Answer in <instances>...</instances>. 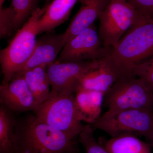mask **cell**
<instances>
[{
	"instance_id": "obj_1",
	"label": "cell",
	"mask_w": 153,
	"mask_h": 153,
	"mask_svg": "<svg viewBox=\"0 0 153 153\" xmlns=\"http://www.w3.org/2000/svg\"><path fill=\"white\" fill-rule=\"evenodd\" d=\"M153 57V22L143 18L102 59L117 79L136 77V66Z\"/></svg>"
},
{
	"instance_id": "obj_2",
	"label": "cell",
	"mask_w": 153,
	"mask_h": 153,
	"mask_svg": "<svg viewBox=\"0 0 153 153\" xmlns=\"http://www.w3.org/2000/svg\"><path fill=\"white\" fill-rule=\"evenodd\" d=\"M77 150L75 140L29 114L17 119L16 153H70Z\"/></svg>"
},
{
	"instance_id": "obj_3",
	"label": "cell",
	"mask_w": 153,
	"mask_h": 153,
	"mask_svg": "<svg viewBox=\"0 0 153 153\" xmlns=\"http://www.w3.org/2000/svg\"><path fill=\"white\" fill-rule=\"evenodd\" d=\"M47 4L38 7L20 28L8 45L0 52L2 83L12 80L15 74L27 62L33 54L36 43L37 25L47 9Z\"/></svg>"
},
{
	"instance_id": "obj_4",
	"label": "cell",
	"mask_w": 153,
	"mask_h": 153,
	"mask_svg": "<svg viewBox=\"0 0 153 153\" xmlns=\"http://www.w3.org/2000/svg\"><path fill=\"white\" fill-rule=\"evenodd\" d=\"M33 113L38 120L57 129L73 140L85 127L74 94L61 95L51 91L48 99Z\"/></svg>"
},
{
	"instance_id": "obj_5",
	"label": "cell",
	"mask_w": 153,
	"mask_h": 153,
	"mask_svg": "<svg viewBox=\"0 0 153 153\" xmlns=\"http://www.w3.org/2000/svg\"><path fill=\"white\" fill-rule=\"evenodd\" d=\"M104 102L108 109L103 117L127 110L153 111V92L139 77L119 79L105 94Z\"/></svg>"
},
{
	"instance_id": "obj_6",
	"label": "cell",
	"mask_w": 153,
	"mask_h": 153,
	"mask_svg": "<svg viewBox=\"0 0 153 153\" xmlns=\"http://www.w3.org/2000/svg\"><path fill=\"white\" fill-rule=\"evenodd\" d=\"M144 18L127 0H111L100 14L99 36L103 47H116L131 27Z\"/></svg>"
},
{
	"instance_id": "obj_7",
	"label": "cell",
	"mask_w": 153,
	"mask_h": 153,
	"mask_svg": "<svg viewBox=\"0 0 153 153\" xmlns=\"http://www.w3.org/2000/svg\"><path fill=\"white\" fill-rule=\"evenodd\" d=\"M94 130H100L114 137L131 134L145 137L153 143V111L131 109L108 117L101 116L88 124Z\"/></svg>"
},
{
	"instance_id": "obj_8",
	"label": "cell",
	"mask_w": 153,
	"mask_h": 153,
	"mask_svg": "<svg viewBox=\"0 0 153 153\" xmlns=\"http://www.w3.org/2000/svg\"><path fill=\"white\" fill-rule=\"evenodd\" d=\"M98 60L61 62L56 60L47 65L51 91L61 95L75 94L81 88L82 77L97 65Z\"/></svg>"
},
{
	"instance_id": "obj_9",
	"label": "cell",
	"mask_w": 153,
	"mask_h": 153,
	"mask_svg": "<svg viewBox=\"0 0 153 153\" xmlns=\"http://www.w3.org/2000/svg\"><path fill=\"white\" fill-rule=\"evenodd\" d=\"M110 49L103 47L94 24L83 30L65 44L57 61L78 62L100 60Z\"/></svg>"
},
{
	"instance_id": "obj_10",
	"label": "cell",
	"mask_w": 153,
	"mask_h": 153,
	"mask_svg": "<svg viewBox=\"0 0 153 153\" xmlns=\"http://www.w3.org/2000/svg\"><path fill=\"white\" fill-rule=\"evenodd\" d=\"M0 104L12 112L35 111L39 106L23 77L0 85Z\"/></svg>"
},
{
	"instance_id": "obj_11",
	"label": "cell",
	"mask_w": 153,
	"mask_h": 153,
	"mask_svg": "<svg viewBox=\"0 0 153 153\" xmlns=\"http://www.w3.org/2000/svg\"><path fill=\"white\" fill-rule=\"evenodd\" d=\"M38 39L35 50L25 66L15 74L12 79L21 77L28 70L55 62L66 44L64 33H46Z\"/></svg>"
},
{
	"instance_id": "obj_12",
	"label": "cell",
	"mask_w": 153,
	"mask_h": 153,
	"mask_svg": "<svg viewBox=\"0 0 153 153\" xmlns=\"http://www.w3.org/2000/svg\"><path fill=\"white\" fill-rule=\"evenodd\" d=\"M80 8L64 32L66 43L93 24L111 0H79Z\"/></svg>"
},
{
	"instance_id": "obj_13",
	"label": "cell",
	"mask_w": 153,
	"mask_h": 153,
	"mask_svg": "<svg viewBox=\"0 0 153 153\" xmlns=\"http://www.w3.org/2000/svg\"><path fill=\"white\" fill-rule=\"evenodd\" d=\"M79 0H53L38 20V34L52 32L68 19L73 7Z\"/></svg>"
},
{
	"instance_id": "obj_14",
	"label": "cell",
	"mask_w": 153,
	"mask_h": 153,
	"mask_svg": "<svg viewBox=\"0 0 153 153\" xmlns=\"http://www.w3.org/2000/svg\"><path fill=\"white\" fill-rule=\"evenodd\" d=\"M117 80L108 66L101 59L97 65L89 70L82 77L81 87L105 94Z\"/></svg>"
},
{
	"instance_id": "obj_15",
	"label": "cell",
	"mask_w": 153,
	"mask_h": 153,
	"mask_svg": "<svg viewBox=\"0 0 153 153\" xmlns=\"http://www.w3.org/2000/svg\"><path fill=\"white\" fill-rule=\"evenodd\" d=\"M75 94L76 104L84 122L90 124L101 116L104 94L81 87Z\"/></svg>"
},
{
	"instance_id": "obj_16",
	"label": "cell",
	"mask_w": 153,
	"mask_h": 153,
	"mask_svg": "<svg viewBox=\"0 0 153 153\" xmlns=\"http://www.w3.org/2000/svg\"><path fill=\"white\" fill-rule=\"evenodd\" d=\"M47 66L43 65L32 68L25 72L22 76L39 105L48 99L51 93Z\"/></svg>"
},
{
	"instance_id": "obj_17",
	"label": "cell",
	"mask_w": 153,
	"mask_h": 153,
	"mask_svg": "<svg viewBox=\"0 0 153 153\" xmlns=\"http://www.w3.org/2000/svg\"><path fill=\"white\" fill-rule=\"evenodd\" d=\"M17 118L15 113L0 104V153H14Z\"/></svg>"
},
{
	"instance_id": "obj_18",
	"label": "cell",
	"mask_w": 153,
	"mask_h": 153,
	"mask_svg": "<svg viewBox=\"0 0 153 153\" xmlns=\"http://www.w3.org/2000/svg\"><path fill=\"white\" fill-rule=\"evenodd\" d=\"M105 147L109 153H151L149 145L131 134L111 137Z\"/></svg>"
},
{
	"instance_id": "obj_19",
	"label": "cell",
	"mask_w": 153,
	"mask_h": 153,
	"mask_svg": "<svg viewBox=\"0 0 153 153\" xmlns=\"http://www.w3.org/2000/svg\"><path fill=\"white\" fill-rule=\"evenodd\" d=\"M39 0H12L11 7L15 14V31H18L37 7Z\"/></svg>"
},
{
	"instance_id": "obj_20",
	"label": "cell",
	"mask_w": 153,
	"mask_h": 153,
	"mask_svg": "<svg viewBox=\"0 0 153 153\" xmlns=\"http://www.w3.org/2000/svg\"><path fill=\"white\" fill-rule=\"evenodd\" d=\"M94 130L89 124L85 126L78 137L79 143L86 153H109L105 146L97 142L94 136Z\"/></svg>"
},
{
	"instance_id": "obj_21",
	"label": "cell",
	"mask_w": 153,
	"mask_h": 153,
	"mask_svg": "<svg viewBox=\"0 0 153 153\" xmlns=\"http://www.w3.org/2000/svg\"><path fill=\"white\" fill-rule=\"evenodd\" d=\"M15 31V14L12 7L0 9V37H10Z\"/></svg>"
},
{
	"instance_id": "obj_22",
	"label": "cell",
	"mask_w": 153,
	"mask_h": 153,
	"mask_svg": "<svg viewBox=\"0 0 153 153\" xmlns=\"http://www.w3.org/2000/svg\"><path fill=\"white\" fill-rule=\"evenodd\" d=\"M134 74L143 79L153 92V57L136 66Z\"/></svg>"
},
{
	"instance_id": "obj_23",
	"label": "cell",
	"mask_w": 153,
	"mask_h": 153,
	"mask_svg": "<svg viewBox=\"0 0 153 153\" xmlns=\"http://www.w3.org/2000/svg\"><path fill=\"white\" fill-rule=\"evenodd\" d=\"M142 16L153 22V0H127Z\"/></svg>"
},
{
	"instance_id": "obj_24",
	"label": "cell",
	"mask_w": 153,
	"mask_h": 153,
	"mask_svg": "<svg viewBox=\"0 0 153 153\" xmlns=\"http://www.w3.org/2000/svg\"><path fill=\"white\" fill-rule=\"evenodd\" d=\"M6 0H0V9L3 7V6Z\"/></svg>"
},
{
	"instance_id": "obj_25",
	"label": "cell",
	"mask_w": 153,
	"mask_h": 153,
	"mask_svg": "<svg viewBox=\"0 0 153 153\" xmlns=\"http://www.w3.org/2000/svg\"><path fill=\"white\" fill-rule=\"evenodd\" d=\"M70 153H78V151L77 150L74 151V152H71Z\"/></svg>"
},
{
	"instance_id": "obj_26",
	"label": "cell",
	"mask_w": 153,
	"mask_h": 153,
	"mask_svg": "<svg viewBox=\"0 0 153 153\" xmlns=\"http://www.w3.org/2000/svg\"></svg>"
},
{
	"instance_id": "obj_27",
	"label": "cell",
	"mask_w": 153,
	"mask_h": 153,
	"mask_svg": "<svg viewBox=\"0 0 153 153\" xmlns=\"http://www.w3.org/2000/svg\"></svg>"
},
{
	"instance_id": "obj_28",
	"label": "cell",
	"mask_w": 153,
	"mask_h": 153,
	"mask_svg": "<svg viewBox=\"0 0 153 153\" xmlns=\"http://www.w3.org/2000/svg\"></svg>"
}]
</instances>
